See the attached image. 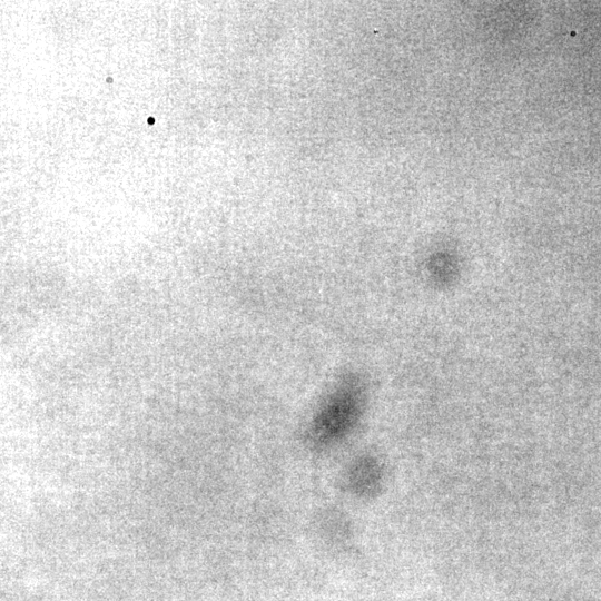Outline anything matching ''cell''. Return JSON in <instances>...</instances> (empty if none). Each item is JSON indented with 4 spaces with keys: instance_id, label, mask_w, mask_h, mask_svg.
Returning a JSON list of instances; mask_svg holds the SVG:
<instances>
[{
    "instance_id": "cell-2",
    "label": "cell",
    "mask_w": 601,
    "mask_h": 601,
    "mask_svg": "<svg viewBox=\"0 0 601 601\" xmlns=\"http://www.w3.org/2000/svg\"><path fill=\"white\" fill-rule=\"evenodd\" d=\"M380 471L378 463L372 457H361L355 461L347 474L351 491L363 497L371 495L380 485Z\"/></svg>"
},
{
    "instance_id": "cell-1",
    "label": "cell",
    "mask_w": 601,
    "mask_h": 601,
    "mask_svg": "<svg viewBox=\"0 0 601 601\" xmlns=\"http://www.w3.org/2000/svg\"><path fill=\"white\" fill-rule=\"evenodd\" d=\"M364 406V386L355 374L344 375L316 412L309 441L326 447L342 441L356 425Z\"/></svg>"
}]
</instances>
